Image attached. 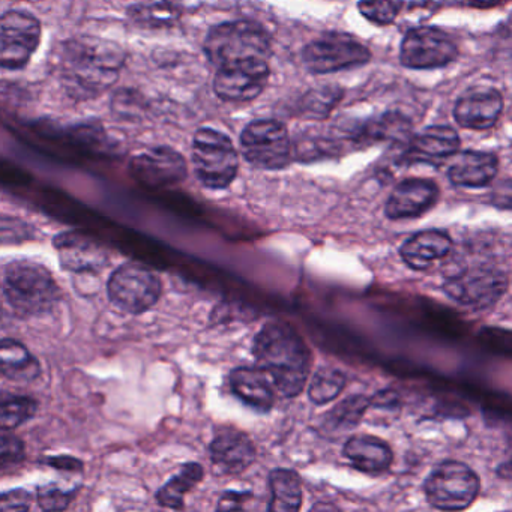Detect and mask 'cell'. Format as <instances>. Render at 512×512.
Segmentation results:
<instances>
[{
	"label": "cell",
	"mask_w": 512,
	"mask_h": 512,
	"mask_svg": "<svg viewBox=\"0 0 512 512\" xmlns=\"http://www.w3.org/2000/svg\"><path fill=\"white\" fill-rule=\"evenodd\" d=\"M209 451L212 466L224 476L241 475L256 460V449L250 437L233 427L218 428Z\"/></svg>",
	"instance_id": "e0dca14e"
},
{
	"label": "cell",
	"mask_w": 512,
	"mask_h": 512,
	"mask_svg": "<svg viewBox=\"0 0 512 512\" xmlns=\"http://www.w3.org/2000/svg\"><path fill=\"white\" fill-rule=\"evenodd\" d=\"M344 457L364 473H382L391 467L392 451L388 443L370 434L350 437L343 448Z\"/></svg>",
	"instance_id": "cb8c5ba5"
},
{
	"label": "cell",
	"mask_w": 512,
	"mask_h": 512,
	"mask_svg": "<svg viewBox=\"0 0 512 512\" xmlns=\"http://www.w3.org/2000/svg\"><path fill=\"white\" fill-rule=\"evenodd\" d=\"M193 167L206 188L224 190L238 175V151L226 134L214 128H200L193 139Z\"/></svg>",
	"instance_id": "5b68a950"
},
{
	"label": "cell",
	"mask_w": 512,
	"mask_h": 512,
	"mask_svg": "<svg viewBox=\"0 0 512 512\" xmlns=\"http://www.w3.org/2000/svg\"><path fill=\"white\" fill-rule=\"evenodd\" d=\"M352 140L359 145H371L377 142L404 143L412 139V122L400 112H386L376 118L368 119L353 130Z\"/></svg>",
	"instance_id": "603a6c76"
},
{
	"label": "cell",
	"mask_w": 512,
	"mask_h": 512,
	"mask_svg": "<svg viewBox=\"0 0 512 512\" xmlns=\"http://www.w3.org/2000/svg\"><path fill=\"white\" fill-rule=\"evenodd\" d=\"M499 172L496 155L482 151H458L452 157L448 178L455 187L484 188Z\"/></svg>",
	"instance_id": "44dd1931"
},
{
	"label": "cell",
	"mask_w": 512,
	"mask_h": 512,
	"mask_svg": "<svg viewBox=\"0 0 512 512\" xmlns=\"http://www.w3.org/2000/svg\"><path fill=\"white\" fill-rule=\"evenodd\" d=\"M0 359V371L7 379L14 382H32L40 377V362L20 341L4 338L0 346Z\"/></svg>",
	"instance_id": "d4e9b609"
},
{
	"label": "cell",
	"mask_w": 512,
	"mask_h": 512,
	"mask_svg": "<svg viewBox=\"0 0 512 512\" xmlns=\"http://www.w3.org/2000/svg\"><path fill=\"white\" fill-rule=\"evenodd\" d=\"M460 136L454 128L446 125H431L421 133L412 136L404 145L400 163L406 166L412 164H430L440 166L460 151Z\"/></svg>",
	"instance_id": "9a60e30c"
},
{
	"label": "cell",
	"mask_w": 512,
	"mask_h": 512,
	"mask_svg": "<svg viewBox=\"0 0 512 512\" xmlns=\"http://www.w3.org/2000/svg\"><path fill=\"white\" fill-rule=\"evenodd\" d=\"M253 353L283 397L293 398L304 391L311 353L295 329L280 322L266 323L254 338Z\"/></svg>",
	"instance_id": "6da1fadb"
},
{
	"label": "cell",
	"mask_w": 512,
	"mask_h": 512,
	"mask_svg": "<svg viewBox=\"0 0 512 512\" xmlns=\"http://www.w3.org/2000/svg\"><path fill=\"white\" fill-rule=\"evenodd\" d=\"M508 287V278L491 266H475L448 275L443 290L463 307L485 310L496 304Z\"/></svg>",
	"instance_id": "30bf717a"
},
{
	"label": "cell",
	"mask_w": 512,
	"mask_h": 512,
	"mask_svg": "<svg viewBox=\"0 0 512 512\" xmlns=\"http://www.w3.org/2000/svg\"><path fill=\"white\" fill-rule=\"evenodd\" d=\"M56 251L62 266L76 274H98L109 265L106 248L83 232H65L56 236Z\"/></svg>",
	"instance_id": "2e32d148"
},
{
	"label": "cell",
	"mask_w": 512,
	"mask_h": 512,
	"mask_svg": "<svg viewBox=\"0 0 512 512\" xmlns=\"http://www.w3.org/2000/svg\"><path fill=\"white\" fill-rule=\"evenodd\" d=\"M203 475L205 470L199 463H185L181 472L166 482L155 494L158 505L170 509L184 508L185 494L190 493L202 481Z\"/></svg>",
	"instance_id": "83f0119b"
},
{
	"label": "cell",
	"mask_w": 512,
	"mask_h": 512,
	"mask_svg": "<svg viewBox=\"0 0 512 512\" xmlns=\"http://www.w3.org/2000/svg\"><path fill=\"white\" fill-rule=\"evenodd\" d=\"M269 488H271L269 511L295 512L301 509L302 484L295 470H272L269 473Z\"/></svg>",
	"instance_id": "484cf974"
},
{
	"label": "cell",
	"mask_w": 512,
	"mask_h": 512,
	"mask_svg": "<svg viewBox=\"0 0 512 512\" xmlns=\"http://www.w3.org/2000/svg\"><path fill=\"white\" fill-rule=\"evenodd\" d=\"M499 475H502L503 478H511L512 479V463L503 464L499 470H497Z\"/></svg>",
	"instance_id": "b9f144b4"
},
{
	"label": "cell",
	"mask_w": 512,
	"mask_h": 512,
	"mask_svg": "<svg viewBox=\"0 0 512 512\" xmlns=\"http://www.w3.org/2000/svg\"><path fill=\"white\" fill-rule=\"evenodd\" d=\"M458 58V47L451 35L433 26L409 29L401 41L400 62L409 70H437Z\"/></svg>",
	"instance_id": "8fae6325"
},
{
	"label": "cell",
	"mask_w": 512,
	"mask_h": 512,
	"mask_svg": "<svg viewBox=\"0 0 512 512\" xmlns=\"http://www.w3.org/2000/svg\"><path fill=\"white\" fill-rule=\"evenodd\" d=\"M163 293L160 277L148 266L128 262L115 269L107 283L110 302L121 311L142 314L151 310Z\"/></svg>",
	"instance_id": "52a82bcc"
},
{
	"label": "cell",
	"mask_w": 512,
	"mask_h": 512,
	"mask_svg": "<svg viewBox=\"0 0 512 512\" xmlns=\"http://www.w3.org/2000/svg\"><path fill=\"white\" fill-rule=\"evenodd\" d=\"M439 187L431 179L410 178L401 181L389 196L385 214L389 220L421 217L436 206Z\"/></svg>",
	"instance_id": "d6986e66"
},
{
	"label": "cell",
	"mask_w": 512,
	"mask_h": 512,
	"mask_svg": "<svg viewBox=\"0 0 512 512\" xmlns=\"http://www.w3.org/2000/svg\"><path fill=\"white\" fill-rule=\"evenodd\" d=\"M229 388L241 403L256 412L266 413L274 407L277 389L262 368L238 367L230 371Z\"/></svg>",
	"instance_id": "ffe728a7"
},
{
	"label": "cell",
	"mask_w": 512,
	"mask_h": 512,
	"mask_svg": "<svg viewBox=\"0 0 512 512\" xmlns=\"http://www.w3.org/2000/svg\"><path fill=\"white\" fill-rule=\"evenodd\" d=\"M488 203L503 211H512V179H502L491 188Z\"/></svg>",
	"instance_id": "d590c367"
},
{
	"label": "cell",
	"mask_w": 512,
	"mask_h": 512,
	"mask_svg": "<svg viewBox=\"0 0 512 512\" xmlns=\"http://www.w3.org/2000/svg\"><path fill=\"white\" fill-rule=\"evenodd\" d=\"M479 476L461 461L446 460L431 470L424 482L425 499L442 511L469 508L479 494Z\"/></svg>",
	"instance_id": "8992f818"
},
{
	"label": "cell",
	"mask_w": 512,
	"mask_h": 512,
	"mask_svg": "<svg viewBox=\"0 0 512 512\" xmlns=\"http://www.w3.org/2000/svg\"><path fill=\"white\" fill-rule=\"evenodd\" d=\"M509 0H469L470 7L478 8V10H488V8L499 7L506 4Z\"/></svg>",
	"instance_id": "ab89813d"
},
{
	"label": "cell",
	"mask_w": 512,
	"mask_h": 512,
	"mask_svg": "<svg viewBox=\"0 0 512 512\" xmlns=\"http://www.w3.org/2000/svg\"><path fill=\"white\" fill-rule=\"evenodd\" d=\"M269 65L266 59L253 58L230 62L217 68L214 91L221 100L245 103L256 100L269 80Z\"/></svg>",
	"instance_id": "4fadbf2b"
},
{
	"label": "cell",
	"mask_w": 512,
	"mask_h": 512,
	"mask_svg": "<svg viewBox=\"0 0 512 512\" xmlns=\"http://www.w3.org/2000/svg\"><path fill=\"white\" fill-rule=\"evenodd\" d=\"M359 13L376 26H389L403 11L401 0H359Z\"/></svg>",
	"instance_id": "1f68e13d"
},
{
	"label": "cell",
	"mask_w": 512,
	"mask_h": 512,
	"mask_svg": "<svg viewBox=\"0 0 512 512\" xmlns=\"http://www.w3.org/2000/svg\"><path fill=\"white\" fill-rule=\"evenodd\" d=\"M371 406V400L365 398L364 395H355V397L346 398L341 401L338 406H335L331 412L328 413V424L334 428H343L349 430L353 425L358 424L364 416L365 410Z\"/></svg>",
	"instance_id": "4dcf8cb0"
},
{
	"label": "cell",
	"mask_w": 512,
	"mask_h": 512,
	"mask_svg": "<svg viewBox=\"0 0 512 512\" xmlns=\"http://www.w3.org/2000/svg\"><path fill=\"white\" fill-rule=\"evenodd\" d=\"M251 493H238V491H227L221 496L217 509L220 511H233V509L244 508V503L248 502Z\"/></svg>",
	"instance_id": "74e56055"
},
{
	"label": "cell",
	"mask_w": 512,
	"mask_h": 512,
	"mask_svg": "<svg viewBox=\"0 0 512 512\" xmlns=\"http://www.w3.org/2000/svg\"><path fill=\"white\" fill-rule=\"evenodd\" d=\"M131 173L140 184L152 188L172 187L187 179L184 157L169 146H158L131 161Z\"/></svg>",
	"instance_id": "5bb4252c"
},
{
	"label": "cell",
	"mask_w": 512,
	"mask_h": 512,
	"mask_svg": "<svg viewBox=\"0 0 512 512\" xmlns=\"http://www.w3.org/2000/svg\"><path fill=\"white\" fill-rule=\"evenodd\" d=\"M67 458L68 457L49 458L47 463H50V466L58 467V469L82 470V463H80V461L74 460V458H70L68 463H65Z\"/></svg>",
	"instance_id": "f35d334b"
},
{
	"label": "cell",
	"mask_w": 512,
	"mask_h": 512,
	"mask_svg": "<svg viewBox=\"0 0 512 512\" xmlns=\"http://www.w3.org/2000/svg\"><path fill=\"white\" fill-rule=\"evenodd\" d=\"M73 499V491L64 490L58 484H46L37 488L38 505L44 511H64Z\"/></svg>",
	"instance_id": "836d02e7"
},
{
	"label": "cell",
	"mask_w": 512,
	"mask_h": 512,
	"mask_svg": "<svg viewBox=\"0 0 512 512\" xmlns=\"http://www.w3.org/2000/svg\"><path fill=\"white\" fill-rule=\"evenodd\" d=\"M241 152L247 163L257 169H286L292 160L286 125L275 119L250 122L241 134Z\"/></svg>",
	"instance_id": "ba28073f"
},
{
	"label": "cell",
	"mask_w": 512,
	"mask_h": 512,
	"mask_svg": "<svg viewBox=\"0 0 512 512\" xmlns=\"http://www.w3.org/2000/svg\"><path fill=\"white\" fill-rule=\"evenodd\" d=\"M31 503V494L25 490L7 491L0 497V509L4 512L29 511Z\"/></svg>",
	"instance_id": "8d00e7d4"
},
{
	"label": "cell",
	"mask_w": 512,
	"mask_h": 512,
	"mask_svg": "<svg viewBox=\"0 0 512 512\" xmlns=\"http://www.w3.org/2000/svg\"><path fill=\"white\" fill-rule=\"evenodd\" d=\"M203 50L217 68L244 59H268L271 37L253 20H233L214 26L206 35Z\"/></svg>",
	"instance_id": "277c9868"
},
{
	"label": "cell",
	"mask_w": 512,
	"mask_h": 512,
	"mask_svg": "<svg viewBox=\"0 0 512 512\" xmlns=\"http://www.w3.org/2000/svg\"><path fill=\"white\" fill-rule=\"evenodd\" d=\"M25 457V443L14 436L11 430H2V448H0L2 472H7L8 467L22 463Z\"/></svg>",
	"instance_id": "e575fe53"
},
{
	"label": "cell",
	"mask_w": 512,
	"mask_h": 512,
	"mask_svg": "<svg viewBox=\"0 0 512 512\" xmlns=\"http://www.w3.org/2000/svg\"><path fill=\"white\" fill-rule=\"evenodd\" d=\"M41 25L25 11H7L0 20V64L4 70H22L37 52Z\"/></svg>",
	"instance_id": "7c38bea8"
},
{
	"label": "cell",
	"mask_w": 512,
	"mask_h": 512,
	"mask_svg": "<svg viewBox=\"0 0 512 512\" xmlns=\"http://www.w3.org/2000/svg\"><path fill=\"white\" fill-rule=\"evenodd\" d=\"M302 59L310 73L331 74L367 65L371 61V52L356 38L331 32L307 44Z\"/></svg>",
	"instance_id": "9c48e42d"
},
{
	"label": "cell",
	"mask_w": 512,
	"mask_h": 512,
	"mask_svg": "<svg viewBox=\"0 0 512 512\" xmlns=\"http://www.w3.org/2000/svg\"><path fill=\"white\" fill-rule=\"evenodd\" d=\"M182 10L170 0H152L133 5L128 10V19L137 28L166 29L173 28L181 20Z\"/></svg>",
	"instance_id": "4316f807"
},
{
	"label": "cell",
	"mask_w": 512,
	"mask_h": 512,
	"mask_svg": "<svg viewBox=\"0 0 512 512\" xmlns=\"http://www.w3.org/2000/svg\"><path fill=\"white\" fill-rule=\"evenodd\" d=\"M430 0H401L403 11L418 10V8L425 7Z\"/></svg>",
	"instance_id": "60d3db41"
},
{
	"label": "cell",
	"mask_w": 512,
	"mask_h": 512,
	"mask_svg": "<svg viewBox=\"0 0 512 512\" xmlns=\"http://www.w3.org/2000/svg\"><path fill=\"white\" fill-rule=\"evenodd\" d=\"M452 241L442 230H424L410 236L400 248L401 259L415 271H425L434 262L448 256Z\"/></svg>",
	"instance_id": "7402d4cb"
},
{
	"label": "cell",
	"mask_w": 512,
	"mask_h": 512,
	"mask_svg": "<svg viewBox=\"0 0 512 512\" xmlns=\"http://www.w3.org/2000/svg\"><path fill=\"white\" fill-rule=\"evenodd\" d=\"M341 98H343V91L335 86H326V88L311 91L305 97V113L314 119L326 118L331 110L340 103Z\"/></svg>",
	"instance_id": "d6a6232c"
},
{
	"label": "cell",
	"mask_w": 512,
	"mask_h": 512,
	"mask_svg": "<svg viewBox=\"0 0 512 512\" xmlns=\"http://www.w3.org/2000/svg\"><path fill=\"white\" fill-rule=\"evenodd\" d=\"M2 290L10 307L20 316L47 313L61 295L52 272L32 260L8 263Z\"/></svg>",
	"instance_id": "3957f363"
},
{
	"label": "cell",
	"mask_w": 512,
	"mask_h": 512,
	"mask_svg": "<svg viewBox=\"0 0 512 512\" xmlns=\"http://www.w3.org/2000/svg\"><path fill=\"white\" fill-rule=\"evenodd\" d=\"M346 388V376L343 371L332 367H322L314 373L308 386V397L317 406L331 403Z\"/></svg>",
	"instance_id": "f1b7e54d"
},
{
	"label": "cell",
	"mask_w": 512,
	"mask_h": 512,
	"mask_svg": "<svg viewBox=\"0 0 512 512\" xmlns=\"http://www.w3.org/2000/svg\"><path fill=\"white\" fill-rule=\"evenodd\" d=\"M121 50L98 40L71 41L62 52L61 71L71 94L94 97L118 79Z\"/></svg>",
	"instance_id": "7a4b0ae2"
},
{
	"label": "cell",
	"mask_w": 512,
	"mask_h": 512,
	"mask_svg": "<svg viewBox=\"0 0 512 512\" xmlns=\"http://www.w3.org/2000/svg\"><path fill=\"white\" fill-rule=\"evenodd\" d=\"M37 401L29 397H5L0 407V427L11 430L31 421L37 413Z\"/></svg>",
	"instance_id": "f546056e"
},
{
	"label": "cell",
	"mask_w": 512,
	"mask_h": 512,
	"mask_svg": "<svg viewBox=\"0 0 512 512\" xmlns=\"http://www.w3.org/2000/svg\"><path fill=\"white\" fill-rule=\"evenodd\" d=\"M503 112V97L494 88H472L454 106V119L464 130L493 128Z\"/></svg>",
	"instance_id": "ac0fdd59"
}]
</instances>
